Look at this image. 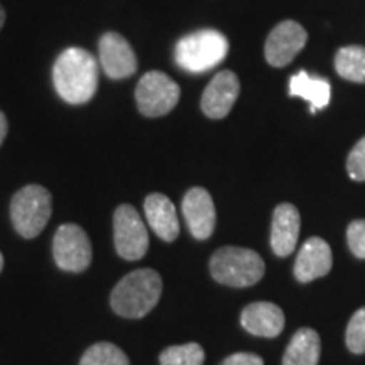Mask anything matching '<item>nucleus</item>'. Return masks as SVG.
<instances>
[{"label": "nucleus", "instance_id": "nucleus-23", "mask_svg": "<svg viewBox=\"0 0 365 365\" xmlns=\"http://www.w3.org/2000/svg\"><path fill=\"white\" fill-rule=\"evenodd\" d=\"M346 171L352 180L365 181V137L350 150L349 159H346Z\"/></svg>", "mask_w": 365, "mask_h": 365}, {"label": "nucleus", "instance_id": "nucleus-20", "mask_svg": "<svg viewBox=\"0 0 365 365\" xmlns=\"http://www.w3.org/2000/svg\"><path fill=\"white\" fill-rule=\"evenodd\" d=\"M80 365H130L129 357L108 341L91 345L81 357Z\"/></svg>", "mask_w": 365, "mask_h": 365}, {"label": "nucleus", "instance_id": "nucleus-25", "mask_svg": "<svg viewBox=\"0 0 365 365\" xmlns=\"http://www.w3.org/2000/svg\"><path fill=\"white\" fill-rule=\"evenodd\" d=\"M220 365H264V360L255 354L239 352L227 357Z\"/></svg>", "mask_w": 365, "mask_h": 365}, {"label": "nucleus", "instance_id": "nucleus-15", "mask_svg": "<svg viewBox=\"0 0 365 365\" xmlns=\"http://www.w3.org/2000/svg\"><path fill=\"white\" fill-rule=\"evenodd\" d=\"M284 313L274 303L267 301H259V303H250L244 308L240 317L242 327L247 330L250 335L266 336L274 339L284 328Z\"/></svg>", "mask_w": 365, "mask_h": 365}, {"label": "nucleus", "instance_id": "nucleus-18", "mask_svg": "<svg viewBox=\"0 0 365 365\" xmlns=\"http://www.w3.org/2000/svg\"><path fill=\"white\" fill-rule=\"evenodd\" d=\"M289 95L307 100L312 105V112L314 113L325 108L330 102L331 88L327 80L308 75L307 71H299L289 81Z\"/></svg>", "mask_w": 365, "mask_h": 365}, {"label": "nucleus", "instance_id": "nucleus-13", "mask_svg": "<svg viewBox=\"0 0 365 365\" xmlns=\"http://www.w3.org/2000/svg\"><path fill=\"white\" fill-rule=\"evenodd\" d=\"M333 264L330 245L319 237H312L303 244L294 262V276L299 282H309L327 276Z\"/></svg>", "mask_w": 365, "mask_h": 365}, {"label": "nucleus", "instance_id": "nucleus-27", "mask_svg": "<svg viewBox=\"0 0 365 365\" xmlns=\"http://www.w3.org/2000/svg\"><path fill=\"white\" fill-rule=\"evenodd\" d=\"M4 22H6V12H4V9L0 7V29H2Z\"/></svg>", "mask_w": 365, "mask_h": 365}, {"label": "nucleus", "instance_id": "nucleus-16", "mask_svg": "<svg viewBox=\"0 0 365 365\" xmlns=\"http://www.w3.org/2000/svg\"><path fill=\"white\" fill-rule=\"evenodd\" d=\"M144 212L148 223L159 239L164 242L176 240V237L180 235V222H178L175 205L166 195H149L144 202Z\"/></svg>", "mask_w": 365, "mask_h": 365}, {"label": "nucleus", "instance_id": "nucleus-28", "mask_svg": "<svg viewBox=\"0 0 365 365\" xmlns=\"http://www.w3.org/2000/svg\"><path fill=\"white\" fill-rule=\"evenodd\" d=\"M2 267H4V257H2V252H0V272H2Z\"/></svg>", "mask_w": 365, "mask_h": 365}, {"label": "nucleus", "instance_id": "nucleus-24", "mask_svg": "<svg viewBox=\"0 0 365 365\" xmlns=\"http://www.w3.org/2000/svg\"><path fill=\"white\" fill-rule=\"evenodd\" d=\"M346 242L355 257L365 259V220H354L346 230Z\"/></svg>", "mask_w": 365, "mask_h": 365}, {"label": "nucleus", "instance_id": "nucleus-11", "mask_svg": "<svg viewBox=\"0 0 365 365\" xmlns=\"http://www.w3.org/2000/svg\"><path fill=\"white\" fill-rule=\"evenodd\" d=\"M182 215L191 235L198 240H207L215 230V205L205 188H191L182 198Z\"/></svg>", "mask_w": 365, "mask_h": 365}, {"label": "nucleus", "instance_id": "nucleus-8", "mask_svg": "<svg viewBox=\"0 0 365 365\" xmlns=\"http://www.w3.org/2000/svg\"><path fill=\"white\" fill-rule=\"evenodd\" d=\"M53 255L63 271H86L91 264V244L86 232L75 223L59 227L53 240Z\"/></svg>", "mask_w": 365, "mask_h": 365}, {"label": "nucleus", "instance_id": "nucleus-7", "mask_svg": "<svg viewBox=\"0 0 365 365\" xmlns=\"http://www.w3.org/2000/svg\"><path fill=\"white\" fill-rule=\"evenodd\" d=\"M113 242L117 254L125 261H139L148 254V228L132 205H120L113 213Z\"/></svg>", "mask_w": 365, "mask_h": 365}, {"label": "nucleus", "instance_id": "nucleus-14", "mask_svg": "<svg viewBox=\"0 0 365 365\" xmlns=\"http://www.w3.org/2000/svg\"><path fill=\"white\" fill-rule=\"evenodd\" d=\"M301 218L294 205L281 203L274 210L271 247L277 257H287L294 252L299 237Z\"/></svg>", "mask_w": 365, "mask_h": 365}, {"label": "nucleus", "instance_id": "nucleus-19", "mask_svg": "<svg viewBox=\"0 0 365 365\" xmlns=\"http://www.w3.org/2000/svg\"><path fill=\"white\" fill-rule=\"evenodd\" d=\"M336 73L341 78L365 83V48L364 46H346L339 49L335 56Z\"/></svg>", "mask_w": 365, "mask_h": 365}, {"label": "nucleus", "instance_id": "nucleus-17", "mask_svg": "<svg viewBox=\"0 0 365 365\" xmlns=\"http://www.w3.org/2000/svg\"><path fill=\"white\" fill-rule=\"evenodd\" d=\"M322 344L319 335L312 328H301L287 345L282 365H318Z\"/></svg>", "mask_w": 365, "mask_h": 365}, {"label": "nucleus", "instance_id": "nucleus-26", "mask_svg": "<svg viewBox=\"0 0 365 365\" xmlns=\"http://www.w3.org/2000/svg\"><path fill=\"white\" fill-rule=\"evenodd\" d=\"M6 135H7V118L2 112H0V145H2Z\"/></svg>", "mask_w": 365, "mask_h": 365}, {"label": "nucleus", "instance_id": "nucleus-10", "mask_svg": "<svg viewBox=\"0 0 365 365\" xmlns=\"http://www.w3.org/2000/svg\"><path fill=\"white\" fill-rule=\"evenodd\" d=\"M100 63L103 71L112 80H124L137 71V58L134 49L124 36L107 33L98 44Z\"/></svg>", "mask_w": 365, "mask_h": 365}, {"label": "nucleus", "instance_id": "nucleus-9", "mask_svg": "<svg viewBox=\"0 0 365 365\" xmlns=\"http://www.w3.org/2000/svg\"><path fill=\"white\" fill-rule=\"evenodd\" d=\"M308 41L304 27L294 21H284L277 24L267 36L266 59L271 66L282 68L289 65L301 53Z\"/></svg>", "mask_w": 365, "mask_h": 365}, {"label": "nucleus", "instance_id": "nucleus-1", "mask_svg": "<svg viewBox=\"0 0 365 365\" xmlns=\"http://www.w3.org/2000/svg\"><path fill=\"white\" fill-rule=\"evenodd\" d=\"M53 83L65 102L71 105L90 102L98 85L97 61L81 48L66 49L54 63Z\"/></svg>", "mask_w": 365, "mask_h": 365}, {"label": "nucleus", "instance_id": "nucleus-3", "mask_svg": "<svg viewBox=\"0 0 365 365\" xmlns=\"http://www.w3.org/2000/svg\"><path fill=\"white\" fill-rule=\"evenodd\" d=\"M210 272L217 282L232 287L257 284L266 272V264L257 252L244 247H222L210 261Z\"/></svg>", "mask_w": 365, "mask_h": 365}, {"label": "nucleus", "instance_id": "nucleus-6", "mask_svg": "<svg viewBox=\"0 0 365 365\" xmlns=\"http://www.w3.org/2000/svg\"><path fill=\"white\" fill-rule=\"evenodd\" d=\"M180 86L161 71H149L139 80L135 102L145 117H161L170 113L180 102Z\"/></svg>", "mask_w": 365, "mask_h": 365}, {"label": "nucleus", "instance_id": "nucleus-22", "mask_svg": "<svg viewBox=\"0 0 365 365\" xmlns=\"http://www.w3.org/2000/svg\"><path fill=\"white\" fill-rule=\"evenodd\" d=\"M346 346L354 354H365V308L350 318L346 327Z\"/></svg>", "mask_w": 365, "mask_h": 365}, {"label": "nucleus", "instance_id": "nucleus-12", "mask_svg": "<svg viewBox=\"0 0 365 365\" xmlns=\"http://www.w3.org/2000/svg\"><path fill=\"white\" fill-rule=\"evenodd\" d=\"M240 83L235 73L223 70L210 81L202 97V110L210 118H223L239 98Z\"/></svg>", "mask_w": 365, "mask_h": 365}, {"label": "nucleus", "instance_id": "nucleus-4", "mask_svg": "<svg viewBox=\"0 0 365 365\" xmlns=\"http://www.w3.org/2000/svg\"><path fill=\"white\" fill-rule=\"evenodd\" d=\"M228 53V41L215 29H202L185 36L176 44V63L182 70L191 73H203L212 70L225 59Z\"/></svg>", "mask_w": 365, "mask_h": 365}, {"label": "nucleus", "instance_id": "nucleus-2", "mask_svg": "<svg viewBox=\"0 0 365 365\" xmlns=\"http://www.w3.org/2000/svg\"><path fill=\"white\" fill-rule=\"evenodd\" d=\"M163 279L154 269H137L113 287L110 307L124 318H143L158 304Z\"/></svg>", "mask_w": 365, "mask_h": 365}, {"label": "nucleus", "instance_id": "nucleus-5", "mask_svg": "<svg viewBox=\"0 0 365 365\" xmlns=\"http://www.w3.org/2000/svg\"><path fill=\"white\" fill-rule=\"evenodd\" d=\"M53 212L49 191L44 186L29 185L14 195L11 203V217L14 228L24 239L38 237Z\"/></svg>", "mask_w": 365, "mask_h": 365}, {"label": "nucleus", "instance_id": "nucleus-21", "mask_svg": "<svg viewBox=\"0 0 365 365\" xmlns=\"http://www.w3.org/2000/svg\"><path fill=\"white\" fill-rule=\"evenodd\" d=\"M161 365H203L205 350L198 344L168 346L161 352Z\"/></svg>", "mask_w": 365, "mask_h": 365}]
</instances>
